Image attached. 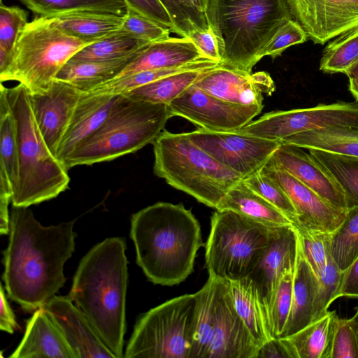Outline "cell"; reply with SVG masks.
<instances>
[{
    "instance_id": "cell-1",
    "label": "cell",
    "mask_w": 358,
    "mask_h": 358,
    "mask_svg": "<svg viewBox=\"0 0 358 358\" xmlns=\"http://www.w3.org/2000/svg\"><path fill=\"white\" fill-rule=\"evenodd\" d=\"M75 222L45 227L28 207L13 206L2 279L9 298L23 309L43 307L64 286V265L75 250Z\"/></svg>"
},
{
    "instance_id": "cell-2",
    "label": "cell",
    "mask_w": 358,
    "mask_h": 358,
    "mask_svg": "<svg viewBox=\"0 0 358 358\" xmlns=\"http://www.w3.org/2000/svg\"><path fill=\"white\" fill-rule=\"evenodd\" d=\"M130 236L137 264L150 281L161 285L184 281L203 245L200 224L182 203L157 202L133 214Z\"/></svg>"
},
{
    "instance_id": "cell-3",
    "label": "cell",
    "mask_w": 358,
    "mask_h": 358,
    "mask_svg": "<svg viewBox=\"0 0 358 358\" xmlns=\"http://www.w3.org/2000/svg\"><path fill=\"white\" fill-rule=\"evenodd\" d=\"M126 249L125 240L120 237L95 245L81 259L69 294L116 358L124 357Z\"/></svg>"
},
{
    "instance_id": "cell-4",
    "label": "cell",
    "mask_w": 358,
    "mask_h": 358,
    "mask_svg": "<svg viewBox=\"0 0 358 358\" xmlns=\"http://www.w3.org/2000/svg\"><path fill=\"white\" fill-rule=\"evenodd\" d=\"M206 13L217 39L220 65L247 72L280 27L293 19L287 0H208Z\"/></svg>"
},
{
    "instance_id": "cell-5",
    "label": "cell",
    "mask_w": 358,
    "mask_h": 358,
    "mask_svg": "<svg viewBox=\"0 0 358 358\" xmlns=\"http://www.w3.org/2000/svg\"><path fill=\"white\" fill-rule=\"evenodd\" d=\"M172 117L169 105L119 94L103 123L73 151L64 166L69 171L135 152L152 143Z\"/></svg>"
},
{
    "instance_id": "cell-6",
    "label": "cell",
    "mask_w": 358,
    "mask_h": 358,
    "mask_svg": "<svg viewBox=\"0 0 358 358\" xmlns=\"http://www.w3.org/2000/svg\"><path fill=\"white\" fill-rule=\"evenodd\" d=\"M155 174L208 207L220 202L243 178L192 141L187 133H160L152 143Z\"/></svg>"
},
{
    "instance_id": "cell-7",
    "label": "cell",
    "mask_w": 358,
    "mask_h": 358,
    "mask_svg": "<svg viewBox=\"0 0 358 358\" xmlns=\"http://www.w3.org/2000/svg\"><path fill=\"white\" fill-rule=\"evenodd\" d=\"M6 92L16 120L20 159V184L12 204L29 207L57 197L68 188L70 178L41 134L27 88L19 83Z\"/></svg>"
},
{
    "instance_id": "cell-8",
    "label": "cell",
    "mask_w": 358,
    "mask_h": 358,
    "mask_svg": "<svg viewBox=\"0 0 358 358\" xmlns=\"http://www.w3.org/2000/svg\"><path fill=\"white\" fill-rule=\"evenodd\" d=\"M87 45L62 30L53 18L36 16L22 31L0 81L15 80L31 94L45 93L65 64Z\"/></svg>"
},
{
    "instance_id": "cell-9",
    "label": "cell",
    "mask_w": 358,
    "mask_h": 358,
    "mask_svg": "<svg viewBox=\"0 0 358 358\" xmlns=\"http://www.w3.org/2000/svg\"><path fill=\"white\" fill-rule=\"evenodd\" d=\"M273 228L230 210H216L206 244L209 275L229 281L249 276L268 245Z\"/></svg>"
},
{
    "instance_id": "cell-10",
    "label": "cell",
    "mask_w": 358,
    "mask_h": 358,
    "mask_svg": "<svg viewBox=\"0 0 358 358\" xmlns=\"http://www.w3.org/2000/svg\"><path fill=\"white\" fill-rule=\"evenodd\" d=\"M195 296L185 294L150 309L137 320L124 357L189 358Z\"/></svg>"
},
{
    "instance_id": "cell-11",
    "label": "cell",
    "mask_w": 358,
    "mask_h": 358,
    "mask_svg": "<svg viewBox=\"0 0 358 358\" xmlns=\"http://www.w3.org/2000/svg\"><path fill=\"white\" fill-rule=\"evenodd\" d=\"M358 125V102L338 101L315 107L267 113L238 129L281 141L293 134L329 126Z\"/></svg>"
},
{
    "instance_id": "cell-12",
    "label": "cell",
    "mask_w": 358,
    "mask_h": 358,
    "mask_svg": "<svg viewBox=\"0 0 358 358\" xmlns=\"http://www.w3.org/2000/svg\"><path fill=\"white\" fill-rule=\"evenodd\" d=\"M192 142L243 179L259 171L281 144L241 131L199 128L187 132Z\"/></svg>"
},
{
    "instance_id": "cell-13",
    "label": "cell",
    "mask_w": 358,
    "mask_h": 358,
    "mask_svg": "<svg viewBox=\"0 0 358 358\" xmlns=\"http://www.w3.org/2000/svg\"><path fill=\"white\" fill-rule=\"evenodd\" d=\"M173 116H179L211 131H234L259 115L264 106H243L213 96L192 85L169 104Z\"/></svg>"
},
{
    "instance_id": "cell-14",
    "label": "cell",
    "mask_w": 358,
    "mask_h": 358,
    "mask_svg": "<svg viewBox=\"0 0 358 358\" xmlns=\"http://www.w3.org/2000/svg\"><path fill=\"white\" fill-rule=\"evenodd\" d=\"M259 349L234 307L229 281L217 278L215 319L205 358H257Z\"/></svg>"
},
{
    "instance_id": "cell-15",
    "label": "cell",
    "mask_w": 358,
    "mask_h": 358,
    "mask_svg": "<svg viewBox=\"0 0 358 358\" xmlns=\"http://www.w3.org/2000/svg\"><path fill=\"white\" fill-rule=\"evenodd\" d=\"M293 19L315 44L358 27V0H287Z\"/></svg>"
},
{
    "instance_id": "cell-16",
    "label": "cell",
    "mask_w": 358,
    "mask_h": 358,
    "mask_svg": "<svg viewBox=\"0 0 358 358\" xmlns=\"http://www.w3.org/2000/svg\"><path fill=\"white\" fill-rule=\"evenodd\" d=\"M298 250L299 238L293 224L273 227L263 256L248 276L257 289L268 327L269 314L280 278L286 269L295 268Z\"/></svg>"
},
{
    "instance_id": "cell-17",
    "label": "cell",
    "mask_w": 358,
    "mask_h": 358,
    "mask_svg": "<svg viewBox=\"0 0 358 358\" xmlns=\"http://www.w3.org/2000/svg\"><path fill=\"white\" fill-rule=\"evenodd\" d=\"M260 171L274 180L289 197L296 213L294 226L329 234L344 220L346 211L329 203L286 171L268 162Z\"/></svg>"
},
{
    "instance_id": "cell-18",
    "label": "cell",
    "mask_w": 358,
    "mask_h": 358,
    "mask_svg": "<svg viewBox=\"0 0 358 358\" xmlns=\"http://www.w3.org/2000/svg\"><path fill=\"white\" fill-rule=\"evenodd\" d=\"M220 99L243 106L263 105V94L275 87L270 75L255 73L218 65L204 71L193 84Z\"/></svg>"
},
{
    "instance_id": "cell-19",
    "label": "cell",
    "mask_w": 358,
    "mask_h": 358,
    "mask_svg": "<svg viewBox=\"0 0 358 358\" xmlns=\"http://www.w3.org/2000/svg\"><path fill=\"white\" fill-rule=\"evenodd\" d=\"M82 92L73 85L57 79L45 93L29 92L38 128L55 156Z\"/></svg>"
},
{
    "instance_id": "cell-20",
    "label": "cell",
    "mask_w": 358,
    "mask_h": 358,
    "mask_svg": "<svg viewBox=\"0 0 358 358\" xmlns=\"http://www.w3.org/2000/svg\"><path fill=\"white\" fill-rule=\"evenodd\" d=\"M75 358H116L69 296H52L43 306Z\"/></svg>"
},
{
    "instance_id": "cell-21",
    "label": "cell",
    "mask_w": 358,
    "mask_h": 358,
    "mask_svg": "<svg viewBox=\"0 0 358 358\" xmlns=\"http://www.w3.org/2000/svg\"><path fill=\"white\" fill-rule=\"evenodd\" d=\"M268 162L292 175L335 208L348 210L339 185L303 148L281 143Z\"/></svg>"
},
{
    "instance_id": "cell-22",
    "label": "cell",
    "mask_w": 358,
    "mask_h": 358,
    "mask_svg": "<svg viewBox=\"0 0 358 358\" xmlns=\"http://www.w3.org/2000/svg\"><path fill=\"white\" fill-rule=\"evenodd\" d=\"M118 95L82 92L56 157L64 163L103 123Z\"/></svg>"
},
{
    "instance_id": "cell-23",
    "label": "cell",
    "mask_w": 358,
    "mask_h": 358,
    "mask_svg": "<svg viewBox=\"0 0 358 358\" xmlns=\"http://www.w3.org/2000/svg\"><path fill=\"white\" fill-rule=\"evenodd\" d=\"M206 59L190 38L169 37L145 45L114 78L141 71L181 67Z\"/></svg>"
},
{
    "instance_id": "cell-24",
    "label": "cell",
    "mask_w": 358,
    "mask_h": 358,
    "mask_svg": "<svg viewBox=\"0 0 358 358\" xmlns=\"http://www.w3.org/2000/svg\"><path fill=\"white\" fill-rule=\"evenodd\" d=\"M10 358H75L62 334L41 307L27 321L25 333Z\"/></svg>"
},
{
    "instance_id": "cell-25",
    "label": "cell",
    "mask_w": 358,
    "mask_h": 358,
    "mask_svg": "<svg viewBox=\"0 0 358 358\" xmlns=\"http://www.w3.org/2000/svg\"><path fill=\"white\" fill-rule=\"evenodd\" d=\"M20 184V159L16 120L6 87L0 85V197L12 199Z\"/></svg>"
},
{
    "instance_id": "cell-26",
    "label": "cell",
    "mask_w": 358,
    "mask_h": 358,
    "mask_svg": "<svg viewBox=\"0 0 358 358\" xmlns=\"http://www.w3.org/2000/svg\"><path fill=\"white\" fill-rule=\"evenodd\" d=\"M317 282V277L304 257L299 241L293 278L292 307L280 338L288 337L313 322Z\"/></svg>"
},
{
    "instance_id": "cell-27",
    "label": "cell",
    "mask_w": 358,
    "mask_h": 358,
    "mask_svg": "<svg viewBox=\"0 0 358 358\" xmlns=\"http://www.w3.org/2000/svg\"><path fill=\"white\" fill-rule=\"evenodd\" d=\"M217 210L234 211L271 228L293 224L287 216L247 186L243 180L229 190Z\"/></svg>"
},
{
    "instance_id": "cell-28",
    "label": "cell",
    "mask_w": 358,
    "mask_h": 358,
    "mask_svg": "<svg viewBox=\"0 0 358 358\" xmlns=\"http://www.w3.org/2000/svg\"><path fill=\"white\" fill-rule=\"evenodd\" d=\"M339 317L329 311L300 331L283 338L294 358H330Z\"/></svg>"
},
{
    "instance_id": "cell-29",
    "label": "cell",
    "mask_w": 358,
    "mask_h": 358,
    "mask_svg": "<svg viewBox=\"0 0 358 358\" xmlns=\"http://www.w3.org/2000/svg\"><path fill=\"white\" fill-rule=\"evenodd\" d=\"M281 143L358 157V125L329 126L299 132L284 138Z\"/></svg>"
},
{
    "instance_id": "cell-30",
    "label": "cell",
    "mask_w": 358,
    "mask_h": 358,
    "mask_svg": "<svg viewBox=\"0 0 358 358\" xmlns=\"http://www.w3.org/2000/svg\"><path fill=\"white\" fill-rule=\"evenodd\" d=\"M124 17L108 13L87 11L52 18L66 34L91 44L120 31Z\"/></svg>"
},
{
    "instance_id": "cell-31",
    "label": "cell",
    "mask_w": 358,
    "mask_h": 358,
    "mask_svg": "<svg viewBox=\"0 0 358 358\" xmlns=\"http://www.w3.org/2000/svg\"><path fill=\"white\" fill-rule=\"evenodd\" d=\"M234 307L261 347L273 337L265 317L256 286L250 277L229 281Z\"/></svg>"
},
{
    "instance_id": "cell-32",
    "label": "cell",
    "mask_w": 358,
    "mask_h": 358,
    "mask_svg": "<svg viewBox=\"0 0 358 358\" xmlns=\"http://www.w3.org/2000/svg\"><path fill=\"white\" fill-rule=\"evenodd\" d=\"M140 50L129 57L115 60H69L59 71L55 79L66 82L83 92L89 91L115 78L136 57Z\"/></svg>"
},
{
    "instance_id": "cell-33",
    "label": "cell",
    "mask_w": 358,
    "mask_h": 358,
    "mask_svg": "<svg viewBox=\"0 0 358 358\" xmlns=\"http://www.w3.org/2000/svg\"><path fill=\"white\" fill-rule=\"evenodd\" d=\"M216 283L217 278L209 275L202 288L194 294L193 340L189 358H205L215 319Z\"/></svg>"
},
{
    "instance_id": "cell-34",
    "label": "cell",
    "mask_w": 358,
    "mask_h": 358,
    "mask_svg": "<svg viewBox=\"0 0 358 358\" xmlns=\"http://www.w3.org/2000/svg\"><path fill=\"white\" fill-rule=\"evenodd\" d=\"M36 16L55 17L78 12H101L125 16L129 8L124 0H20Z\"/></svg>"
},
{
    "instance_id": "cell-35",
    "label": "cell",
    "mask_w": 358,
    "mask_h": 358,
    "mask_svg": "<svg viewBox=\"0 0 358 358\" xmlns=\"http://www.w3.org/2000/svg\"><path fill=\"white\" fill-rule=\"evenodd\" d=\"M309 153L339 185L348 209L358 205V157L315 149Z\"/></svg>"
},
{
    "instance_id": "cell-36",
    "label": "cell",
    "mask_w": 358,
    "mask_h": 358,
    "mask_svg": "<svg viewBox=\"0 0 358 358\" xmlns=\"http://www.w3.org/2000/svg\"><path fill=\"white\" fill-rule=\"evenodd\" d=\"M210 69H194L176 73L136 88L125 94L133 99L169 105Z\"/></svg>"
},
{
    "instance_id": "cell-37",
    "label": "cell",
    "mask_w": 358,
    "mask_h": 358,
    "mask_svg": "<svg viewBox=\"0 0 358 358\" xmlns=\"http://www.w3.org/2000/svg\"><path fill=\"white\" fill-rule=\"evenodd\" d=\"M149 43L122 30L101 41L87 45L70 60L73 62L108 61L129 57Z\"/></svg>"
},
{
    "instance_id": "cell-38",
    "label": "cell",
    "mask_w": 358,
    "mask_h": 358,
    "mask_svg": "<svg viewBox=\"0 0 358 358\" xmlns=\"http://www.w3.org/2000/svg\"><path fill=\"white\" fill-rule=\"evenodd\" d=\"M327 249L344 273L358 257V205L348 208L341 225L327 234Z\"/></svg>"
},
{
    "instance_id": "cell-39",
    "label": "cell",
    "mask_w": 358,
    "mask_h": 358,
    "mask_svg": "<svg viewBox=\"0 0 358 358\" xmlns=\"http://www.w3.org/2000/svg\"><path fill=\"white\" fill-rule=\"evenodd\" d=\"M218 65L217 62L206 59L181 67L141 71L113 78L86 92L94 94H122L176 73L194 69L213 68Z\"/></svg>"
},
{
    "instance_id": "cell-40",
    "label": "cell",
    "mask_w": 358,
    "mask_h": 358,
    "mask_svg": "<svg viewBox=\"0 0 358 358\" xmlns=\"http://www.w3.org/2000/svg\"><path fill=\"white\" fill-rule=\"evenodd\" d=\"M28 13L17 6H0V78L8 70L19 36L27 22Z\"/></svg>"
},
{
    "instance_id": "cell-41",
    "label": "cell",
    "mask_w": 358,
    "mask_h": 358,
    "mask_svg": "<svg viewBox=\"0 0 358 358\" xmlns=\"http://www.w3.org/2000/svg\"><path fill=\"white\" fill-rule=\"evenodd\" d=\"M358 60V27L330 41L323 50L320 70L326 73H343Z\"/></svg>"
},
{
    "instance_id": "cell-42",
    "label": "cell",
    "mask_w": 358,
    "mask_h": 358,
    "mask_svg": "<svg viewBox=\"0 0 358 358\" xmlns=\"http://www.w3.org/2000/svg\"><path fill=\"white\" fill-rule=\"evenodd\" d=\"M170 15L173 32L187 37L196 31L210 28L206 10L193 0H159Z\"/></svg>"
},
{
    "instance_id": "cell-43",
    "label": "cell",
    "mask_w": 358,
    "mask_h": 358,
    "mask_svg": "<svg viewBox=\"0 0 358 358\" xmlns=\"http://www.w3.org/2000/svg\"><path fill=\"white\" fill-rule=\"evenodd\" d=\"M295 268L286 269L280 278L269 314V328L273 338H280L292 307L293 278Z\"/></svg>"
},
{
    "instance_id": "cell-44",
    "label": "cell",
    "mask_w": 358,
    "mask_h": 358,
    "mask_svg": "<svg viewBox=\"0 0 358 358\" xmlns=\"http://www.w3.org/2000/svg\"><path fill=\"white\" fill-rule=\"evenodd\" d=\"M343 276V273L330 255L326 267L317 276L313 322L324 316L327 313L330 304L336 299Z\"/></svg>"
},
{
    "instance_id": "cell-45",
    "label": "cell",
    "mask_w": 358,
    "mask_h": 358,
    "mask_svg": "<svg viewBox=\"0 0 358 358\" xmlns=\"http://www.w3.org/2000/svg\"><path fill=\"white\" fill-rule=\"evenodd\" d=\"M243 182L267 201L283 213L292 222H296V213L291 201L271 178L261 171L243 179Z\"/></svg>"
},
{
    "instance_id": "cell-46",
    "label": "cell",
    "mask_w": 358,
    "mask_h": 358,
    "mask_svg": "<svg viewBox=\"0 0 358 358\" xmlns=\"http://www.w3.org/2000/svg\"><path fill=\"white\" fill-rule=\"evenodd\" d=\"M302 252L311 269L319 276L326 267L330 254L327 249V234L294 226Z\"/></svg>"
},
{
    "instance_id": "cell-47",
    "label": "cell",
    "mask_w": 358,
    "mask_h": 358,
    "mask_svg": "<svg viewBox=\"0 0 358 358\" xmlns=\"http://www.w3.org/2000/svg\"><path fill=\"white\" fill-rule=\"evenodd\" d=\"M121 30L149 43L170 37L171 30L158 22L129 9Z\"/></svg>"
},
{
    "instance_id": "cell-48",
    "label": "cell",
    "mask_w": 358,
    "mask_h": 358,
    "mask_svg": "<svg viewBox=\"0 0 358 358\" xmlns=\"http://www.w3.org/2000/svg\"><path fill=\"white\" fill-rule=\"evenodd\" d=\"M330 358H358V324L352 318H338Z\"/></svg>"
},
{
    "instance_id": "cell-49",
    "label": "cell",
    "mask_w": 358,
    "mask_h": 358,
    "mask_svg": "<svg viewBox=\"0 0 358 358\" xmlns=\"http://www.w3.org/2000/svg\"><path fill=\"white\" fill-rule=\"evenodd\" d=\"M308 37L304 29L294 19L287 20L275 34L262 52V57L275 58L289 47L303 43Z\"/></svg>"
},
{
    "instance_id": "cell-50",
    "label": "cell",
    "mask_w": 358,
    "mask_h": 358,
    "mask_svg": "<svg viewBox=\"0 0 358 358\" xmlns=\"http://www.w3.org/2000/svg\"><path fill=\"white\" fill-rule=\"evenodd\" d=\"M129 9L144 15L173 32V24L159 0H124Z\"/></svg>"
},
{
    "instance_id": "cell-51",
    "label": "cell",
    "mask_w": 358,
    "mask_h": 358,
    "mask_svg": "<svg viewBox=\"0 0 358 358\" xmlns=\"http://www.w3.org/2000/svg\"><path fill=\"white\" fill-rule=\"evenodd\" d=\"M203 55L220 64V55L217 37L212 28L206 31H196L189 36Z\"/></svg>"
},
{
    "instance_id": "cell-52",
    "label": "cell",
    "mask_w": 358,
    "mask_h": 358,
    "mask_svg": "<svg viewBox=\"0 0 358 358\" xmlns=\"http://www.w3.org/2000/svg\"><path fill=\"white\" fill-rule=\"evenodd\" d=\"M347 297L358 299V257L343 273L336 299Z\"/></svg>"
},
{
    "instance_id": "cell-53",
    "label": "cell",
    "mask_w": 358,
    "mask_h": 358,
    "mask_svg": "<svg viewBox=\"0 0 358 358\" xmlns=\"http://www.w3.org/2000/svg\"><path fill=\"white\" fill-rule=\"evenodd\" d=\"M294 358L283 338H272L263 344L259 349L257 358Z\"/></svg>"
},
{
    "instance_id": "cell-54",
    "label": "cell",
    "mask_w": 358,
    "mask_h": 358,
    "mask_svg": "<svg viewBox=\"0 0 358 358\" xmlns=\"http://www.w3.org/2000/svg\"><path fill=\"white\" fill-rule=\"evenodd\" d=\"M1 306H0V329L1 331L13 334L17 327L15 315L7 301L5 291L1 285Z\"/></svg>"
},
{
    "instance_id": "cell-55",
    "label": "cell",
    "mask_w": 358,
    "mask_h": 358,
    "mask_svg": "<svg viewBox=\"0 0 358 358\" xmlns=\"http://www.w3.org/2000/svg\"><path fill=\"white\" fill-rule=\"evenodd\" d=\"M345 74L349 78V91L358 102V60L347 69Z\"/></svg>"
},
{
    "instance_id": "cell-56",
    "label": "cell",
    "mask_w": 358,
    "mask_h": 358,
    "mask_svg": "<svg viewBox=\"0 0 358 358\" xmlns=\"http://www.w3.org/2000/svg\"><path fill=\"white\" fill-rule=\"evenodd\" d=\"M352 318L356 321L358 324V307L356 308V312Z\"/></svg>"
}]
</instances>
